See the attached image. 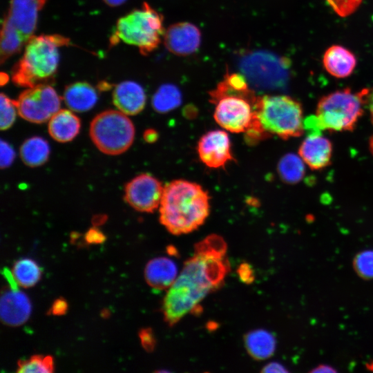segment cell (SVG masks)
Instances as JSON below:
<instances>
[{"label":"cell","instance_id":"f546056e","mask_svg":"<svg viewBox=\"0 0 373 373\" xmlns=\"http://www.w3.org/2000/svg\"><path fill=\"white\" fill-rule=\"evenodd\" d=\"M354 269L363 279L373 278V251L358 253L353 261Z\"/></svg>","mask_w":373,"mask_h":373},{"label":"cell","instance_id":"e575fe53","mask_svg":"<svg viewBox=\"0 0 373 373\" xmlns=\"http://www.w3.org/2000/svg\"><path fill=\"white\" fill-rule=\"evenodd\" d=\"M238 274L245 283L249 284L254 280V270L248 263L241 264L238 269Z\"/></svg>","mask_w":373,"mask_h":373},{"label":"cell","instance_id":"f35d334b","mask_svg":"<svg viewBox=\"0 0 373 373\" xmlns=\"http://www.w3.org/2000/svg\"><path fill=\"white\" fill-rule=\"evenodd\" d=\"M106 220H107V216L106 215L98 214V215H95L93 217L92 220V222L95 227H97L104 223Z\"/></svg>","mask_w":373,"mask_h":373},{"label":"cell","instance_id":"6da1fadb","mask_svg":"<svg viewBox=\"0 0 373 373\" xmlns=\"http://www.w3.org/2000/svg\"><path fill=\"white\" fill-rule=\"evenodd\" d=\"M229 271L226 253L210 251L195 245L193 256L187 260L162 303L164 318L169 326L193 312L201 301L223 284Z\"/></svg>","mask_w":373,"mask_h":373},{"label":"cell","instance_id":"74e56055","mask_svg":"<svg viewBox=\"0 0 373 373\" xmlns=\"http://www.w3.org/2000/svg\"><path fill=\"white\" fill-rule=\"evenodd\" d=\"M158 135L154 129H147L144 133V139L146 142L151 143L157 140Z\"/></svg>","mask_w":373,"mask_h":373},{"label":"cell","instance_id":"ac0fdd59","mask_svg":"<svg viewBox=\"0 0 373 373\" xmlns=\"http://www.w3.org/2000/svg\"><path fill=\"white\" fill-rule=\"evenodd\" d=\"M175 262L167 257L151 259L144 269V278L148 285L156 290L169 289L177 278Z\"/></svg>","mask_w":373,"mask_h":373},{"label":"cell","instance_id":"d4e9b609","mask_svg":"<svg viewBox=\"0 0 373 373\" xmlns=\"http://www.w3.org/2000/svg\"><path fill=\"white\" fill-rule=\"evenodd\" d=\"M182 102V94L179 88L171 84L159 87L152 97L154 110L160 113L169 112L178 107Z\"/></svg>","mask_w":373,"mask_h":373},{"label":"cell","instance_id":"836d02e7","mask_svg":"<svg viewBox=\"0 0 373 373\" xmlns=\"http://www.w3.org/2000/svg\"><path fill=\"white\" fill-rule=\"evenodd\" d=\"M84 240L88 244H101L105 241L106 236L97 227L94 226L86 231Z\"/></svg>","mask_w":373,"mask_h":373},{"label":"cell","instance_id":"44dd1931","mask_svg":"<svg viewBox=\"0 0 373 373\" xmlns=\"http://www.w3.org/2000/svg\"><path fill=\"white\" fill-rule=\"evenodd\" d=\"M63 97L66 106L75 112L91 109L98 98L96 90L87 82H75L67 86Z\"/></svg>","mask_w":373,"mask_h":373},{"label":"cell","instance_id":"8992f818","mask_svg":"<svg viewBox=\"0 0 373 373\" xmlns=\"http://www.w3.org/2000/svg\"><path fill=\"white\" fill-rule=\"evenodd\" d=\"M165 30L163 17L146 2L121 17L111 37V44L122 41L137 46L143 55L153 51L160 44Z\"/></svg>","mask_w":373,"mask_h":373},{"label":"cell","instance_id":"30bf717a","mask_svg":"<svg viewBox=\"0 0 373 373\" xmlns=\"http://www.w3.org/2000/svg\"><path fill=\"white\" fill-rule=\"evenodd\" d=\"M61 98L50 85L41 84L28 88L16 100L17 112L24 119L40 124L60 110Z\"/></svg>","mask_w":373,"mask_h":373},{"label":"cell","instance_id":"1f68e13d","mask_svg":"<svg viewBox=\"0 0 373 373\" xmlns=\"http://www.w3.org/2000/svg\"><path fill=\"white\" fill-rule=\"evenodd\" d=\"M15 157L13 148L6 142L1 141V167L7 168L12 163Z\"/></svg>","mask_w":373,"mask_h":373},{"label":"cell","instance_id":"8d00e7d4","mask_svg":"<svg viewBox=\"0 0 373 373\" xmlns=\"http://www.w3.org/2000/svg\"><path fill=\"white\" fill-rule=\"evenodd\" d=\"M262 372H285L287 370L280 363L272 362L264 366Z\"/></svg>","mask_w":373,"mask_h":373},{"label":"cell","instance_id":"d6a6232c","mask_svg":"<svg viewBox=\"0 0 373 373\" xmlns=\"http://www.w3.org/2000/svg\"><path fill=\"white\" fill-rule=\"evenodd\" d=\"M142 345L148 352L153 351L155 345L154 335L151 329L145 328L139 333Z\"/></svg>","mask_w":373,"mask_h":373},{"label":"cell","instance_id":"d590c367","mask_svg":"<svg viewBox=\"0 0 373 373\" xmlns=\"http://www.w3.org/2000/svg\"><path fill=\"white\" fill-rule=\"evenodd\" d=\"M68 309V304L66 300L62 298L56 299L50 309V314L55 316H61L64 314Z\"/></svg>","mask_w":373,"mask_h":373},{"label":"cell","instance_id":"4fadbf2b","mask_svg":"<svg viewBox=\"0 0 373 373\" xmlns=\"http://www.w3.org/2000/svg\"><path fill=\"white\" fill-rule=\"evenodd\" d=\"M46 0H10L5 17L23 37L26 43L33 36L39 11Z\"/></svg>","mask_w":373,"mask_h":373},{"label":"cell","instance_id":"5b68a950","mask_svg":"<svg viewBox=\"0 0 373 373\" xmlns=\"http://www.w3.org/2000/svg\"><path fill=\"white\" fill-rule=\"evenodd\" d=\"M256 117L263 131L281 139L300 136L304 132L303 107L299 102L285 95H265L258 98Z\"/></svg>","mask_w":373,"mask_h":373},{"label":"cell","instance_id":"277c9868","mask_svg":"<svg viewBox=\"0 0 373 373\" xmlns=\"http://www.w3.org/2000/svg\"><path fill=\"white\" fill-rule=\"evenodd\" d=\"M69 44L70 40L61 35L32 36L12 69L13 82L28 88L49 82L57 70L59 48Z\"/></svg>","mask_w":373,"mask_h":373},{"label":"cell","instance_id":"cb8c5ba5","mask_svg":"<svg viewBox=\"0 0 373 373\" xmlns=\"http://www.w3.org/2000/svg\"><path fill=\"white\" fill-rule=\"evenodd\" d=\"M12 274L18 285L28 288L33 287L38 283L41 278V271L34 260L23 258L15 262Z\"/></svg>","mask_w":373,"mask_h":373},{"label":"cell","instance_id":"484cf974","mask_svg":"<svg viewBox=\"0 0 373 373\" xmlns=\"http://www.w3.org/2000/svg\"><path fill=\"white\" fill-rule=\"evenodd\" d=\"M24 44L26 43L23 37L4 17L1 30V63L19 52Z\"/></svg>","mask_w":373,"mask_h":373},{"label":"cell","instance_id":"9a60e30c","mask_svg":"<svg viewBox=\"0 0 373 373\" xmlns=\"http://www.w3.org/2000/svg\"><path fill=\"white\" fill-rule=\"evenodd\" d=\"M28 296L17 287L3 291L0 300L1 320L6 325L16 327L26 323L31 313Z\"/></svg>","mask_w":373,"mask_h":373},{"label":"cell","instance_id":"4316f807","mask_svg":"<svg viewBox=\"0 0 373 373\" xmlns=\"http://www.w3.org/2000/svg\"><path fill=\"white\" fill-rule=\"evenodd\" d=\"M305 162L300 156L294 153L285 155L278 164L280 178L289 184L300 182L305 175Z\"/></svg>","mask_w":373,"mask_h":373},{"label":"cell","instance_id":"ffe728a7","mask_svg":"<svg viewBox=\"0 0 373 373\" xmlns=\"http://www.w3.org/2000/svg\"><path fill=\"white\" fill-rule=\"evenodd\" d=\"M80 126V119L76 115L69 110L62 109L50 117L48 129L55 140L68 142L77 135Z\"/></svg>","mask_w":373,"mask_h":373},{"label":"cell","instance_id":"3957f363","mask_svg":"<svg viewBox=\"0 0 373 373\" xmlns=\"http://www.w3.org/2000/svg\"><path fill=\"white\" fill-rule=\"evenodd\" d=\"M215 104L213 117L224 129L233 133H247L256 124L258 100L243 76L227 72L224 79L209 93Z\"/></svg>","mask_w":373,"mask_h":373},{"label":"cell","instance_id":"7a4b0ae2","mask_svg":"<svg viewBox=\"0 0 373 373\" xmlns=\"http://www.w3.org/2000/svg\"><path fill=\"white\" fill-rule=\"evenodd\" d=\"M209 195L200 184L184 180L164 186L160 221L171 233H189L200 227L209 215Z\"/></svg>","mask_w":373,"mask_h":373},{"label":"cell","instance_id":"e0dca14e","mask_svg":"<svg viewBox=\"0 0 373 373\" xmlns=\"http://www.w3.org/2000/svg\"><path fill=\"white\" fill-rule=\"evenodd\" d=\"M144 88L133 81H124L116 86L113 93V100L119 111L127 115L140 113L146 104Z\"/></svg>","mask_w":373,"mask_h":373},{"label":"cell","instance_id":"83f0119b","mask_svg":"<svg viewBox=\"0 0 373 373\" xmlns=\"http://www.w3.org/2000/svg\"><path fill=\"white\" fill-rule=\"evenodd\" d=\"M54 371L53 358L50 355H34L30 358L20 360L17 363V372L50 373Z\"/></svg>","mask_w":373,"mask_h":373},{"label":"cell","instance_id":"b9f144b4","mask_svg":"<svg viewBox=\"0 0 373 373\" xmlns=\"http://www.w3.org/2000/svg\"><path fill=\"white\" fill-rule=\"evenodd\" d=\"M312 372H335L334 370H333L332 368H331L330 367L327 366V365H321L319 367H317L316 369H314V370H312Z\"/></svg>","mask_w":373,"mask_h":373},{"label":"cell","instance_id":"9c48e42d","mask_svg":"<svg viewBox=\"0 0 373 373\" xmlns=\"http://www.w3.org/2000/svg\"><path fill=\"white\" fill-rule=\"evenodd\" d=\"M289 66L286 59L265 52L249 54L240 63L241 70L247 79L263 88L282 85L287 79Z\"/></svg>","mask_w":373,"mask_h":373},{"label":"cell","instance_id":"7c38bea8","mask_svg":"<svg viewBox=\"0 0 373 373\" xmlns=\"http://www.w3.org/2000/svg\"><path fill=\"white\" fill-rule=\"evenodd\" d=\"M231 141L228 134L221 130L211 131L199 140L197 151L200 160L213 169L224 167L233 160Z\"/></svg>","mask_w":373,"mask_h":373},{"label":"cell","instance_id":"ee69618b","mask_svg":"<svg viewBox=\"0 0 373 373\" xmlns=\"http://www.w3.org/2000/svg\"><path fill=\"white\" fill-rule=\"evenodd\" d=\"M369 146L370 152L373 155V135L370 137Z\"/></svg>","mask_w":373,"mask_h":373},{"label":"cell","instance_id":"ab89813d","mask_svg":"<svg viewBox=\"0 0 373 373\" xmlns=\"http://www.w3.org/2000/svg\"><path fill=\"white\" fill-rule=\"evenodd\" d=\"M367 104H368V107H369V110L370 113L371 121L373 124V90L370 91V93L367 97Z\"/></svg>","mask_w":373,"mask_h":373},{"label":"cell","instance_id":"7bdbcfd3","mask_svg":"<svg viewBox=\"0 0 373 373\" xmlns=\"http://www.w3.org/2000/svg\"><path fill=\"white\" fill-rule=\"evenodd\" d=\"M99 88L104 90H108L110 88V85L108 84L106 82H104L102 84H101L100 86H99Z\"/></svg>","mask_w":373,"mask_h":373},{"label":"cell","instance_id":"7402d4cb","mask_svg":"<svg viewBox=\"0 0 373 373\" xmlns=\"http://www.w3.org/2000/svg\"><path fill=\"white\" fill-rule=\"evenodd\" d=\"M245 347L253 358L265 360L269 358L276 349V339L269 332L263 329L251 330L244 336Z\"/></svg>","mask_w":373,"mask_h":373},{"label":"cell","instance_id":"2e32d148","mask_svg":"<svg viewBox=\"0 0 373 373\" xmlns=\"http://www.w3.org/2000/svg\"><path fill=\"white\" fill-rule=\"evenodd\" d=\"M299 156L312 170H319L330 164L332 144L329 139L316 133L309 134L298 149Z\"/></svg>","mask_w":373,"mask_h":373},{"label":"cell","instance_id":"4dcf8cb0","mask_svg":"<svg viewBox=\"0 0 373 373\" xmlns=\"http://www.w3.org/2000/svg\"><path fill=\"white\" fill-rule=\"evenodd\" d=\"M334 12L341 17L354 13L361 5L362 0H326Z\"/></svg>","mask_w":373,"mask_h":373},{"label":"cell","instance_id":"8fae6325","mask_svg":"<svg viewBox=\"0 0 373 373\" xmlns=\"http://www.w3.org/2000/svg\"><path fill=\"white\" fill-rule=\"evenodd\" d=\"M163 190L157 179L142 173L126 184L124 200L137 211L152 213L160 205Z\"/></svg>","mask_w":373,"mask_h":373},{"label":"cell","instance_id":"ba28073f","mask_svg":"<svg viewBox=\"0 0 373 373\" xmlns=\"http://www.w3.org/2000/svg\"><path fill=\"white\" fill-rule=\"evenodd\" d=\"M89 133L100 151L117 155L125 152L133 144L135 127L127 115L120 111L107 110L93 118Z\"/></svg>","mask_w":373,"mask_h":373},{"label":"cell","instance_id":"f1b7e54d","mask_svg":"<svg viewBox=\"0 0 373 373\" xmlns=\"http://www.w3.org/2000/svg\"><path fill=\"white\" fill-rule=\"evenodd\" d=\"M1 121L0 128L2 131L11 127L15 121L17 115L16 100L10 99L4 93L1 94Z\"/></svg>","mask_w":373,"mask_h":373},{"label":"cell","instance_id":"52a82bcc","mask_svg":"<svg viewBox=\"0 0 373 373\" xmlns=\"http://www.w3.org/2000/svg\"><path fill=\"white\" fill-rule=\"evenodd\" d=\"M369 93L367 88L354 93L347 88L323 97L316 110V126L329 131H353L363 113Z\"/></svg>","mask_w":373,"mask_h":373},{"label":"cell","instance_id":"603a6c76","mask_svg":"<svg viewBox=\"0 0 373 373\" xmlns=\"http://www.w3.org/2000/svg\"><path fill=\"white\" fill-rule=\"evenodd\" d=\"M50 146L44 138L38 136L26 140L20 148V156L23 163L30 167L44 164L48 159Z\"/></svg>","mask_w":373,"mask_h":373},{"label":"cell","instance_id":"5bb4252c","mask_svg":"<svg viewBox=\"0 0 373 373\" xmlns=\"http://www.w3.org/2000/svg\"><path fill=\"white\" fill-rule=\"evenodd\" d=\"M166 48L178 56H187L199 48L201 32L199 28L189 22H179L171 25L163 37Z\"/></svg>","mask_w":373,"mask_h":373},{"label":"cell","instance_id":"60d3db41","mask_svg":"<svg viewBox=\"0 0 373 373\" xmlns=\"http://www.w3.org/2000/svg\"><path fill=\"white\" fill-rule=\"evenodd\" d=\"M110 6H118L125 3L127 0H103Z\"/></svg>","mask_w":373,"mask_h":373},{"label":"cell","instance_id":"d6986e66","mask_svg":"<svg viewBox=\"0 0 373 373\" xmlns=\"http://www.w3.org/2000/svg\"><path fill=\"white\" fill-rule=\"evenodd\" d=\"M323 63L325 70L332 76L344 78L350 76L356 65L355 55L339 45L330 46L324 53Z\"/></svg>","mask_w":373,"mask_h":373}]
</instances>
